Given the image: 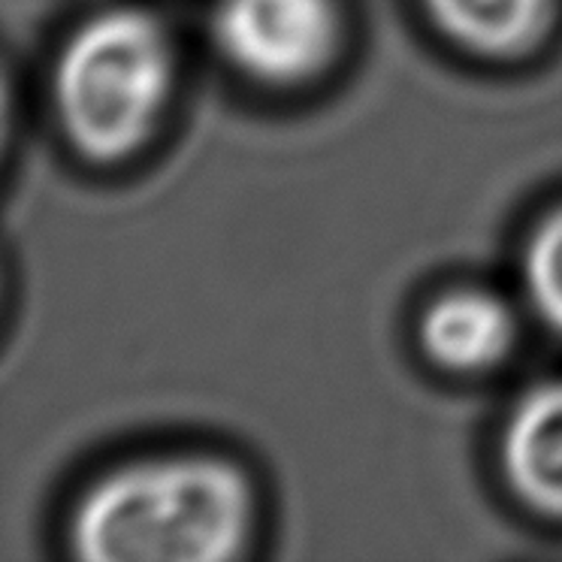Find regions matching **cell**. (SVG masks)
I'll return each instance as SVG.
<instances>
[{
    "label": "cell",
    "instance_id": "277c9868",
    "mask_svg": "<svg viewBox=\"0 0 562 562\" xmlns=\"http://www.w3.org/2000/svg\"><path fill=\"white\" fill-rule=\"evenodd\" d=\"M512 308L484 288H457L436 296L417 324L424 355L448 372H481L512 351Z\"/></svg>",
    "mask_w": 562,
    "mask_h": 562
},
{
    "label": "cell",
    "instance_id": "52a82bcc",
    "mask_svg": "<svg viewBox=\"0 0 562 562\" xmlns=\"http://www.w3.org/2000/svg\"><path fill=\"white\" fill-rule=\"evenodd\" d=\"M524 284L541 321L562 333V206L538 221L526 243Z\"/></svg>",
    "mask_w": 562,
    "mask_h": 562
},
{
    "label": "cell",
    "instance_id": "6da1fadb",
    "mask_svg": "<svg viewBox=\"0 0 562 562\" xmlns=\"http://www.w3.org/2000/svg\"><path fill=\"white\" fill-rule=\"evenodd\" d=\"M255 490L212 453H167L106 472L70 524L86 562H227L248 544Z\"/></svg>",
    "mask_w": 562,
    "mask_h": 562
},
{
    "label": "cell",
    "instance_id": "3957f363",
    "mask_svg": "<svg viewBox=\"0 0 562 562\" xmlns=\"http://www.w3.org/2000/svg\"><path fill=\"white\" fill-rule=\"evenodd\" d=\"M212 37L255 82L288 88L324 74L339 49L336 0H215Z\"/></svg>",
    "mask_w": 562,
    "mask_h": 562
},
{
    "label": "cell",
    "instance_id": "7a4b0ae2",
    "mask_svg": "<svg viewBox=\"0 0 562 562\" xmlns=\"http://www.w3.org/2000/svg\"><path fill=\"white\" fill-rule=\"evenodd\" d=\"M176 82V49L158 15L112 7L64 43L52 98L67 143L94 164H119L155 134Z\"/></svg>",
    "mask_w": 562,
    "mask_h": 562
},
{
    "label": "cell",
    "instance_id": "8992f818",
    "mask_svg": "<svg viewBox=\"0 0 562 562\" xmlns=\"http://www.w3.org/2000/svg\"><path fill=\"white\" fill-rule=\"evenodd\" d=\"M445 37L481 58H517L536 49L557 0H424Z\"/></svg>",
    "mask_w": 562,
    "mask_h": 562
},
{
    "label": "cell",
    "instance_id": "5b68a950",
    "mask_svg": "<svg viewBox=\"0 0 562 562\" xmlns=\"http://www.w3.org/2000/svg\"><path fill=\"white\" fill-rule=\"evenodd\" d=\"M502 465L520 499L562 517V379L526 391L502 436Z\"/></svg>",
    "mask_w": 562,
    "mask_h": 562
}]
</instances>
